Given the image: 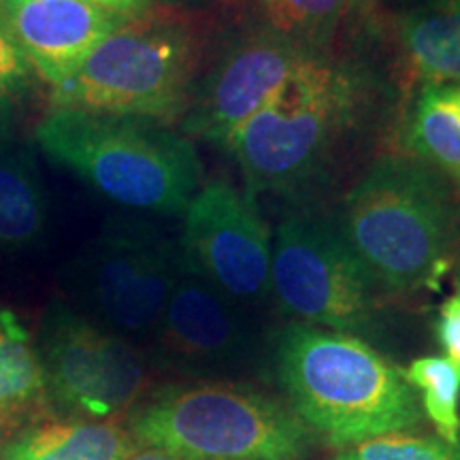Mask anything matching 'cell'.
Returning <instances> with one entry per match:
<instances>
[{"label":"cell","mask_w":460,"mask_h":460,"mask_svg":"<svg viewBox=\"0 0 460 460\" xmlns=\"http://www.w3.org/2000/svg\"><path fill=\"white\" fill-rule=\"evenodd\" d=\"M267 356L281 399L332 452L422 427L418 393L365 339L288 322Z\"/></svg>","instance_id":"6da1fadb"},{"label":"cell","mask_w":460,"mask_h":460,"mask_svg":"<svg viewBox=\"0 0 460 460\" xmlns=\"http://www.w3.org/2000/svg\"><path fill=\"white\" fill-rule=\"evenodd\" d=\"M335 220L390 298L435 284L460 243L458 190L407 154L373 160Z\"/></svg>","instance_id":"7a4b0ae2"},{"label":"cell","mask_w":460,"mask_h":460,"mask_svg":"<svg viewBox=\"0 0 460 460\" xmlns=\"http://www.w3.org/2000/svg\"><path fill=\"white\" fill-rule=\"evenodd\" d=\"M371 99L373 77L365 66L315 56L237 132L226 152L252 194L301 192L335 163Z\"/></svg>","instance_id":"3957f363"},{"label":"cell","mask_w":460,"mask_h":460,"mask_svg":"<svg viewBox=\"0 0 460 460\" xmlns=\"http://www.w3.org/2000/svg\"><path fill=\"white\" fill-rule=\"evenodd\" d=\"M124 427L139 447L180 460H307L320 446L281 396L239 379H180L146 390Z\"/></svg>","instance_id":"277c9868"},{"label":"cell","mask_w":460,"mask_h":460,"mask_svg":"<svg viewBox=\"0 0 460 460\" xmlns=\"http://www.w3.org/2000/svg\"><path fill=\"white\" fill-rule=\"evenodd\" d=\"M34 139L49 160L130 209L180 216L203 186L194 143L147 119L51 109Z\"/></svg>","instance_id":"5b68a950"},{"label":"cell","mask_w":460,"mask_h":460,"mask_svg":"<svg viewBox=\"0 0 460 460\" xmlns=\"http://www.w3.org/2000/svg\"><path fill=\"white\" fill-rule=\"evenodd\" d=\"M203 58V26L180 11L154 7L126 22L51 90V109L172 124L188 111Z\"/></svg>","instance_id":"8992f818"},{"label":"cell","mask_w":460,"mask_h":460,"mask_svg":"<svg viewBox=\"0 0 460 460\" xmlns=\"http://www.w3.org/2000/svg\"><path fill=\"white\" fill-rule=\"evenodd\" d=\"M271 295L292 322L371 343L386 324L388 295L339 230L335 217L296 211L273 239Z\"/></svg>","instance_id":"52a82bcc"},{"label":"cell","mask_w":460,"mask_h":460,"mask_svg":"<svg viewBox=\"0 0 460 460\" xmlns=\"http://www.w3.org/2000/svg\"><path fill=\"white\" fill-rule=\"evenodd\" d=\"M180 243L143 220H111L66 267V292L113 335L154 343L180 273Z\"/></svg>","instance_id":"ba28073f"},{"label":"cell","mask_w":460,"mask_h":460,"mask_svg":"<svg viewBox=\"0 0 460 460\" xmlns=\"http://www.w3.org/2000/svg\"><path fill=\"white\" fill-rule=\"evenodd\" d=\"M48 402L66 418L107 422L126 416L147 390L149 360L139 345L54 301L39 329Z\"/></svg>","instance_id":"9c48e42d"},{"label":"cell","mask_w":460,"mask_h":460,"mask_svg":"<svg viewBox=\"0 0 460 460\" xmlns=\"http://www.w3.org/2000/svg\"><path fill=\"white\" fill-rule=\"evenodd\" d=\"M180 250L194 271L247 312L273 301V237L250 190L224 180L200 186L183 211Z\"/></svg>","instance_id":"30bf717a"},{"label":"cell","mask_w":460,"mask_h":460,"mask_svg":"<svg viewBox=\"0 0 460 460\" xmlns=\"http://www.w3.org/2000/svg\"><path fill=\"white\" fill-rule=\"evenodd\" d=\"M152 345L156 365L183 379H234L264 349L254 314L222 295L183 256Z\"/></svg>","instance_id":"8fae6325"},{"label":"cell","mask_w":460,"mask_h":460,"mask_svg":"<svg viewBox=\"0 0 460 460\" xmlns=\"http://www.w3.org/2000/svg\"><path fill=\"white\" fill-rule=\"evenodd\" d=\"M315 56L320 54L298 48L262 22L233 34L199 77L181 122L186 137L228 149L237 132Z\"/></svg>","instance_id":"7c38bea8"},{"label":"cell","mask_w":460,"mask_h":460,"mask_svg":"<svg viewBox=\"0 0 460 460\" xmlns=\"http://www.w3.org/2000/svg\"><path fill=\"white\" fill-rule=\"evenodd\" d=\"M0 15L39 79L58 88L137 15L90 0H0Z\"/></svg>","instance_id":"4fadbf2b"},{"label":"cell","mask_w":460,"mask_h":460,"mask_svg":"<svg viewBox=\"0 0 460 460\" xmlns=\"http://www.w3.org/2000/svg\"><path fill=\"white\" fill-rule=\"evenodd\" d=\"M137 441L118 420L37 413L0 433V460H128Z\"/></svg>","instance_id":"5bb4252c"},{"label":"cell","mask_w":460,"mask_h":460,"mask_svg":"<svg viewBox=\"0 0 460 460\" xmlns=\"http://www.w3.org/2000/svg\"><path fill=\"white\" fill-rule=\"evenodd\" d=\"M394 32L420 85H460V0H416L396 17Z\"/></svg>","instance_id":"9a60e30c"},{"label":"cell","mask_w":460,"mask_h":460,"mask_svg":"<svg viewBox=\"0 0 460 460\" xmlns=\"http://www.w3.org/2000/svg\"><path fill=\"white\" fill-rule=\"evenodd\" d=\"M48 405L37 343L13 312L0 309V433L45 411Z\"/></svg>","instance_id":"2e32d148"},{"label":"cell","mask_w":460,"mask_h":460,"mask_svg":"<svg viewBox=\"0 0 460 460\" xmlns=\"http://www.w3.org/2000/svg\"><path fill=\"white\" fill-rule=\"evenodd\" d=\"M48 200L31 149L0 137V247L31 245L43 234Z\"/></svg>","instance_id":"e0dca14e"},{"label":"cell","mask_w":460,"mask_h":460,"mask_svg":"<svg viewBox=\"0 0 460 460\" xmlns=\"http://www.w3.org/2000/svg\"><path fill=\"white\" fill-rule=\"evenodd\" d=\"M402 146L407 156L429 164L460 192V115L446 88L420 85L402 128Z\"/></svg>","instance_id":"ac0fdd59"},{"label":"cell","mask_w":460,"mask_h":460,"mask_svg":"<svg viewBox=\"0 0 460 460\" xmlns=\"http://www.w3.org/2000/svg\"><path fill=\"white\" fill-rule=\"evenodd\" d=\"M356 0H261L262 24L312 54H332L339 26Z\"/></svg>","instance_id":"d6986e66"},{"label":"cell","mask_w":460,"mask_h":460,"mask_svg":"<svg viewBox=\"0 0 460 460\" xmlns=\"http://www.w3.org/2000/svg\"><path fill=\"white\" fill-rule=\"evenodd\" d=\"M416 390L424 418L430 420L435 435L447 444H460V367L446 356H422L402 369Z\"/></svg>","instance_id":"ffe728a7"},{"label":"cell","mask_w":460,"mask_h":460,"mask_svg":"<svg viewBox=\"0 0 460 460\" xmlns=\"http://www.w3.org/2000/svg\"><path fill=\"white\" fill-rule=\"evenodd\" d=\"M326 460H460V444L454 446L439 435L410 430L335 450Z\"/></svg>","instance_id":"44dd1931"},{"label":"cell","mask_w":460,"mask_h":460,"mask_svg":"<svg viewBox=\"0 0 460 460\" xmlns=\"http://www.w3.org/2000/svg\"><path fill=\"white\" fill-rule=\"evenodd\" d=\"M32 66L0 15V107L22 101L32 85Z\"/></svg>","instance_id":"7402d4cb"},{"label":"cell","mask_w":460,"mask_h":460,"mask_svg":"<svg viewBox=\"0 0 460 460\" xmlns=\"http://www.w3.org/2000/svg\"><path fill=\"white\" fill-rule=\"evenodd\" d=\"M435 337L444 349L446 358L460 367V292L441 303L435 322Z\"/></svg>","instance_id":"603a6c76"},{"label":"cell","mask_w":460,"mask_h":460,"mask_svg":"<svg viewBox=\"0 0 460 460\" xmlns=\"http://www.w3.org/2000/svg\"><path fill=\"white\" fill-rule=\"evenodd\" d=\"M90 3L102 4V7L119 11V13L126 15H143L147 11H152L154 7H158L156 3L152 0H90Z\"/></svg>","instance_id":"cb8c5ba5"},{"label":"cell","mask_w":460,"mask_h":460,"mask_svg":"<svg viewBox=\"0 0 460 460\" xmlns=\"http://www.w3.org/2000/svg\"><path fill=\"white\" fill-rule=\"evenodd\" d=\"M128 460H180V458L171 456V454L166 452L154 450V447H137V450L128 456Z\"/></svg>","instance_id":"d4e9b609"},{"label":"cell","mask_w":460,"mask_h":460,"mask_svg":"<svg viewBox=\"0 0 460 460\" xmlns=\"http://www.w3.org/2000/svg\"><path fill=\"white\" fill-rule=\"evenodd\" d=\"M447 90V99H450L454 111H456L460 115V85H450Z\"/></svg>","instance_id":"484cf974"},{"label":"cell","mask_w":460,"mask_h":460,"mask_svg":"<svg viewBox=\"0 0 460 460\" xmlns=\"http://www.w3.org/2000/svg\"><path fill=\"white\" fill-rule=\"evenodd\" d=\"M454 279H456V286L460 292V252H458V256L454 258Z\"/></svg>","instance_id":"4316f807"},{"label":"cell","mask_w":460,"mask_h":460,"mask_svg":"<svg viewBox=\"0 0 460 460\" xmlns=\"http://www.w3.org/2000/svg\"><path fill=\"white\" fill-rule=\"evenodd\" d=\"M156 4H175V3H183V0H152Z\"/></svg>","instance_id":"83f0119b"},{"label":"cell","mask_w":460,"mask_h":460,"mask_svg":"<svg viewBox=\"0 0 460 460\" xmlns=\"http://www.w3.org/2000/svg\"><path fill=\"white\" fill-rule=\"evenodd\" d=\"M356 3H362V0H356Z\"/></svg>","instance_id":"f1b7e54d"}]
</instances>
